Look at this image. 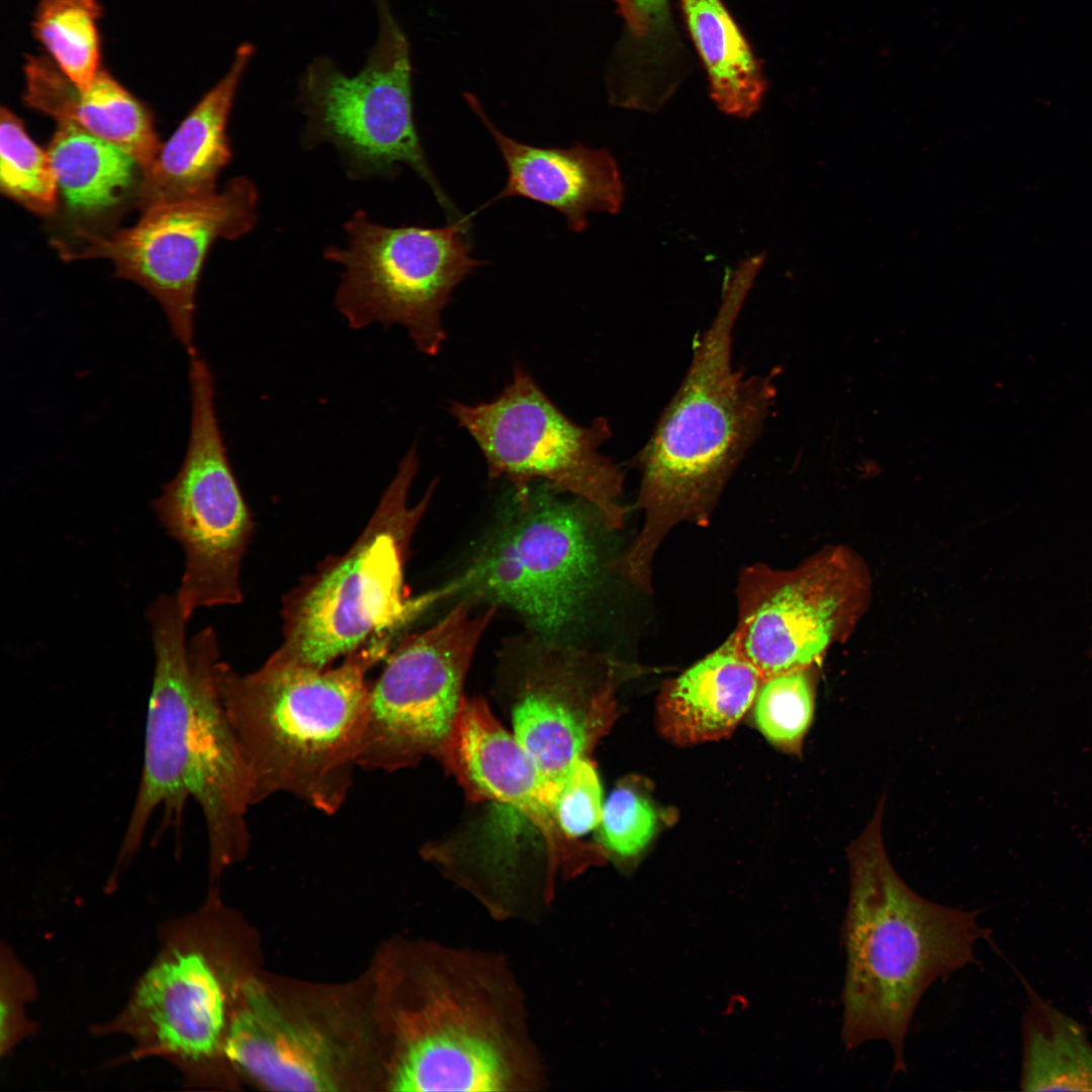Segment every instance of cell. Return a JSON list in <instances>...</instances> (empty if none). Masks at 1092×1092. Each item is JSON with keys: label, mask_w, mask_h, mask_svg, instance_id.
<instances>
[{"label": "cell", "mask_w": 1092, "mask_h": 1092, "mask_svg": "<svg viewBox=\"0 0 1092 1092\" xmlns=\"http://www.w3.org/2000/svg\"><path fill=\"white\" fill-rule=\"evenodd\" d=\"M507 655L500 686L513 735L554 782L573 761L588 757L610 727L622 664L533 632Z\"/></svg>", "instance_id": "14"}, {"label": "cell", "mask_w": 1092, "mask_h": 1092, "mask_svg": "<svg viewBox=\"0 0 1092 1092\" xmlns=\"http://www.w3.org/2000/svg\"><path fill=\"white\" fill-rule=\"evenodd\" d=\"M763 680L729 636L663 685L656 705L659 730L680 745L721 739L753 705Z\"/></svg>", "instance_id": "22"}, {"label": "cell", "mask_w": 1092, "mask_h": 1092, "mask_svg": "<svg viewBox=\"0 0 1092 1092\" xmlns=\"http://www.w3.org/2000/svg\"><path fill=\"white\" fill-rule=\"evenodd\" d=\"M252 54L253 47L248 42L237 50L224 77L195 104L143 170L135 195L142 211L215 192L216 179L233 155L228 122Z\"/></svg>", "instance_id": "20"}, {"label": "cell", "mask_w": 1092, "mask_h": 1092, "mask_svg": "<svg viewBox=\"0 0 1092 1092\" xmlns=\"http://www.w3.org/2000/svg\"><path fill=\"white\" fill-rule=\"evenodd\" d=\"M752 706L761 734L786 752L800 753L814 716V677L809 668L768 677Z\"/></svg>", "instance_id": "28"}, {"label": "cell", "mask_w": 1092, "mask_h": 1092, "mask_svg": "<svg viewBox=\"0 0 1092 1092\" xmlns=\"http://www.w3.org/2000/svg\"><path fill=\"white\" fill-rule=\"evenodd\" d=\"M189 930L184 920L169 931L115 1025L185 1072L217 1052L225 1026L221 981Z\"/></svg>", "instance_id": "17"}, {"label": "cell", "mask_w": 1092, "mask_h": 1092, "mask_svg": "<svg viewBox=\"0 0 1092 1092\" xmlns=\"http://www.w3.org/2000/svg\"><path fill=\"white\" fill-rule=\"evenodd\" d=\"M190 433L183 462L153 507L185 555L175 595L186 618L202 607L243 600L241 566L253 523L231 467L214 406V379L198 352L189 355Z\"/></svg>", "instance_id": "10"}, {"label": "cell", "mask_w": 1092, "mask_h": 1092, "mask_svg": "<svg viewBox=\"0 0 1092 1092\" xmlns=\"http://www.w3.org/2000/svg\"><path fill=\"white\" fill-rule=\"evenodd\" d=\"M0 188L3 195L39 215L54 213L58 205L60 192L48 151L5 106L0 112Z\"/></svg>", "instance_id": "27"}, {"label": "cell", "mask_w": 1092, "mask_h": 1092, "mask_svg": "<svg viewBox=\"0 0 1092 1092\" xmlns=\"http://www.w3.org/2000/svg\"><path fill=\"white\" fill-rule=\"evenodd\" d=\"M467 98L495 142L507 168V182L493 202L512 196L539 202L563 214L572 232L586 228L589 212H619L624 185L609 150L590 149L580 143L570 148H545L516 141L491 122L475 98Z\"/></svg>", "instance_id": "18"}, {"label": "cell", "mask_w": 1092, "mask_h": 1092, "mask_svg": "<svg viewBox=\"0 0 1092 1092\" xmlns=\"http://www.w3.org/2000/svg\"><path fill=\"white\" fill-rule=\"evenodd\" d=\"M1020 1088L1092 1091V1044L1085 1028L1027 985Z\"/></svg>", "instance_id": "25"}, {"label": "cell", "mask_w": 1092, "mask_h": 1092, "mask_svg": "<svg viewBox=\"0 0 1092 1092\" xmlns=\"http://www.w3.org/2000/svg\"><path fill=\"white\" fill-rule=\"evenodd\" d=\"M1088 656L1092 658V647H1091V648H1090V650L1088 651Z\"/></svg>", "instance_id": "34"}, {"label": "cell", "mask_w": 1092, "mask_h": 1092, "mask_svg": "<svg viewBox=\"0 0 1092 1092\" xmlns=\"http://www.w3.org/2000/svg\"><path fill=\"white\" fill-rule=\"evenodd\" d=\"M344 229L346 247L331 246L324 256L343 266L335 305L349 327L399 325L420 352L437 355L453 290L485 264L470 255V223L392 228L358 210Z\"/></svg>", "instance_id": "8"}, {"label": "cell", "mask_w": 1092, "mask_h": 1092, "mask_svg": "<svg viewBox=\"0 0 1092 1092\" xmlns=\"http://www.w3.org/2000/svg\"><path fill=\"white\" fill-rule=\"evenodd\" d=\"M258 191L236 177L220 192L157 204L129 228L102 235L76 228L72 240H56L64 260L107 259L115 276L134 282L161 305L171 331L188 355L196 352V292L204 260L218 239L234 240L257 221Z\"/></svg>", "instance_id": "12"}, {"label": "cell", "mask_w": 1092, "mask_h": 1092, "mask_svg": "<svg viewBox=\"0 0 1092 1092\" xmlns=\"http://www.w3.org/2000/svg\"><path fill=\"white\" fill-rule=\"evenodd\" d=\"M883 806L847 850L841 1040L847 1050L887 1041L894 1075L907 1069L905 1038L925 991L976 963L974 944L990 931L977 923L980 910L934 903L904 883L885 851Z\"/></svg>", "instance_id": "3"}, {"label": "cell", "mask_w": 1092, "mask_h": 1092, "mask_svg": "<svg viewBox=\"0 0 1092 1092\" xmlns=\"http://www.w3.org/2000/svg\"><path fill=\"white\" fill-rule=\"evenodd\" d=\"M624 16L631 23V26H635L638 22L636 11L633 7L631 0H617Z\"/></svg>", "instance_id": "33"}, {"label": "cell", "mask_w": 1092, "mask_h": 1092, "mask_svg": "<svg viewBox=\"0 0 1092 1092\" xmlns=\"http://www.w3.org/2000/svg\"><path fill=\"white\" fill-rule=\"evenodd\" d=\"M48 153L67 206L95 216L138 192L143 168L124 150L67 121H57Z\"/></svg>", "instance_id": "23"}, {"label": "cell", "mask_w": 1092, "mask_h": 1092, "mask_svg": "<svg viewBox=\"0 0 1092 1092\" xmlns=\"http://www.w3.org/2000/svg\"><path fill=\"white\" fill-rule=\"evenodd\" d=\"M2 960L1 970V1053L8 1052L25 1031L23 1005L32 995V982L28 974L11 956Z\"/></svg>", "instance_id": "31"}, {"label": "cell", "mask_w": 1092, "mask_h": 1092, "mask_svg": "<svg viewBox=\"0 0 1092 1092\" xmlns=\"http://www.w3.org/2000/svg\"><path fill=\"white\" fill-rule=\"evenodd\" d=\"M243 996L223 1043L231 1062L272 1090L339 1089L335 1053L322 1034L288 1018L255 980L245 982Z\"/></svg>", "instance_id": "19"}, {"label": "cell", "mask_w": 1092, "mask_h": 1092, "mask_svg": "<svg viewBox=\"0 0 1092 1092\" xmlns=\"http://www.w3.org/2000/svg\"><path fill=\"white\" fill-rule=\"evenodd\" d=\"M418 467L414 445L351 547L327 558L285 595L282 642L267 661L327 668L373 636L396 634L418 615L404 584V563L438 483L410 506Z\"/></svg>", "instance_id": "6"}, {"label": "cell", "mask_w": 1092, "mask_h": 1092, "mask_svg": "<svg viewBox=\"0 0 1092 1092\" xmlns=\"http://www.w3.org/2000/svg\"><path fill=\"white\" fill-rule=\"evenodd\" d=\"M470 801L508 807L541 836L553 885L602 860L599 846L566 836L552 811V783L495 719L486 702L463 697L437 754Z\"/></svg>", "instance_id": "16"}, {"label": "cell", "mask_w": 1092, "mask_h": 1092, "mask_svg": "<svg viewBox=\"0 0 1092 1092\" xmlns=\"http://www.w3.org/2000/svg\"><path fill=\"white\" fill-rule=\"evenodd\" d=\"M24 103L56 121L72 122L131 155L147 168L160 142L150 109L107 71L78 88L53 61L30 56L24 65Z\"/></svg>", "instance_id": "21"}, {"label": "cell", "mask_w": 1092, "mask_h": 1092, "mask_svg": "<svg viewBox=\"0 0 1092 1092\" xmlns=\"http://www.w3.org/2000/svg\"><path fill=\"white\" fill-rule=\"evenodd\" d=\"M656 828L652 803L631 785H620L603 806L597 826L599 846L620 864H629L647 847Z\"/></svg>", "instance_id": "29"}, {"label": "cell", "mask_w": 1092, "mask_h": 1092, "mask_svg": "<svg viewBox=\"0 0 1092 1092\" xmlns=\"http://www.w3.org/2000/svg\"><path fill=\"white\" fill-rule=\"evenodd\" d=\"M631 2L642 21L645 16L659 12L662 9L664 0H631Z\"/></svg>", "instance_id": "32"}, {"label": "cell", "mask_w": 1092, "mask_h": 1092, "mask_svg": "<svg viewBox=\"0 0 1092 1092\" xmlns=\"http://www.w3.org/2000/svg\"><path fill=\"white\" fill-rule=\"evenodd\" d=\"M407 40L382 9L380 34L366 67L346 76L329 64L312 65L302 86L307 149L332 144L350 178H394L405 164L424 180L448 222L469 221L447 193L426 157L414 118Z\"/></svg>", "instance_id": "11"}, {"label": "cell", "mask_w": 1092, "mask_h": 1092, "mask_svg": "<svg viewBox=\"0 0 1092 1092\" xmlns=\"http://www.w3.org/2000/svg\"><path fill=\"white\" fill-rule=\"evenodd\" d=\"M847 577L827 554L792 570L762 563L743 568L737 623L729 635L736 649L764 679L809 668L848 615Z\"/></svg>", "instance_id": "15"}, {"label": "cell", "mask_w": 1092, "mask_h": 1092, "mask_svg": "<svg viewBox=\"0 0 1092 1092\" xmlns=\"http://www.w3.org/2000/svg\"><path fill=\"white\" fill-rule=\"evenodd\" d=\"M514 496L515 507L470 560L439 588L419 597L423 610L447 601L509 607L548 639L583 616L599 555L585 502H567L546 483ZM596 511V510H595Z\"/></svg>", "instance_id": "7"}, {"label": "cell", "mask_w": 1092, "mask_h": 1092, "mask_svg": "<svg viewBox=\"0 0 1092 1092\" xmlns=\"http://www.w3.org/2000/svg\"><path fill=\"white\" fill-rule=\"evenodd\" d=\"M552 783V811L561 831L579 839L597 828L602 817V786L588 757L578 758Z\"/></svg>", "instance_id": "30"}, {"label": "cell", "mask_w": 1092, "mask_h": 1092, "mask_svg": "<svg viewBox=\"0 0 1092 1092\" xmlns=\"http://www.w3.org/2000/svg\"><path fill=\"white\" fill-rule=\"evenodd\" d=\"M498 607L457 603L435 625L404 638L370 685L358 766L393 771L437 756L455 718L477 644Z\"/></svg>", "instance_id": "13"}, {"label": "cell", "mask_w": 1092, "mask_h": 1092, "mask_svg": "<svg viewBox=\"0 0 1092 1092\" xmlns=\"http://www.w3.org/2000/svg\"><path fill=\"white\" fill-rule=\"evenodd\" d=\"M100 16L97 0H40L34 13L35 38L80 89L89 87L100 70Z\"/></svg>", "instance_id": "26"}, {"label": "cell", "mask_w": 1092, "mask_h": 1092, "mask_svg": "<svg viewBox=\"0 0 1092 1092\" xmlns=\"http://www.w3.org/2000/svg\"><path fill=\"white\" fill-rule=\"evenodd\" d=\"M147 619L155 665L144 765L114 876L136 854L152 816L163 809L168 826L177 827L190 799L202 812L215 874L248 849L252 806L247 765L216 685L218 641L206 627L187 644L189 619L176 596H158Z\"/></svg>", "instance_id": "2"}, {"label": "cell", "mask_w": 1092, "mask_h": 1092, "mask_svg": "<svg viewBox=\"0 0 1092 1092\" xmlns=\"http://www.w3.org/2000/svg\"><path fill=\"white\" fill-rule=\"evenodd\" d=\"M403 1011L392 1091L541 1090L544 1067L524 996L499 956L432 945Z\"/></svg>", "instance_id": "5"}, {"label": "cell", "mask_w": 1092, "mask_h": 1092, "mask_svg": "<svg viewBox=\"0 0 1092 1092\" xmlns=\"http://www.w3.org/2000/svg\"><path fill=\"white\" fill-rule=\"evenodd\" d=\"M379 634L338 666L266 661L242 674L215 664L218 693L239 741L252 805L288 793L327 814L340 810L366 730L368 671L389 653Z\"/></svg>", "instance_id": "4"}, {"label": "cell", "mask_w": 1092, "mask_h": 1092, "mask_svg": "<svg viewBox=\"0 0 1092 1092\" xmlns=\"http://www.w3.org/2000/svg\"><path fill=\"white\" fill-rule=\"evenodd\" d=\"M763 262L764 253L754 255L728 277L679 386L633 460L643 523L609 568L644 593L652 589L653 560L668 533L681 523L709 524L775 402L777 370L746 375L732 361L736 323Z\"/></svg>", "instance_id": "1"}, {"label": "cell", "mask_w": 1092, "mask_h": 1092, "mask_svg": "<svg viewBox=\"0 0 1092 1092\" xmlns=\"http://www.w3.org/2000/svg\"><path fill=\"white\" fill-rule=\"evenodd\" d=\"M449 413L476 442L488 477L510 481L515 496L540 480L588 504L607 528L624 526L627 510L619 503L624 475L600 451L612 437L606 418L587 426L574 423L519 365L491 401H451Z\"/></svg>", "instance_id": "9"}, {"label": "cell", "mask_w": 1092, "mask_h": 1092, "mask_svg": "<svg viewBox=\"0 0 1092 1092\" xmlns=\"http://www.w3.org/2000/svg\"><path fill=\"white\" fill-rule=\"evenodd\" d=\"M688 25L710 80L711 97L728 114L747 118L765 91L761 69L719 0H681Z\"/></svg>", "instance_id": "24"}]
</instances>
